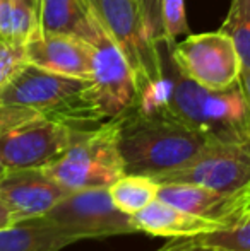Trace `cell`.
I'll list each match as a JSON object with an SVG mask.
<instances>
[{"label": "cell", "instance_id": "obj_1", "mask_svg": "<svg viewBox=\"0 0 250 251\" xmlns=\"http://www.w3.org/2000/svg\"><path fill=\"white\" fill-rule=\"evenodd\" d=\"M34 120H52L72 128H91L105 122L91 96L89 79L58 75L26 63L0 89V132Z\"/></svg>", "mask_w": 250, "mask_h": 251}, {"label": "cell", "instance_id": "obj_2", "mask_svg": "<svg viewBox=\"0 0 250 251\" xmlns=\"http://www.w3.org/2000/svg\"><path fill=\"white\" fill-rule=\"evenodd\" d=\"M125 173L154 176L189 162L214 139L170 113H144L132 106L115 116Z\"/></svg>", "mask_w": 250, "mask_h": 251}, {"label": "cell", "instance_id": "obj_3", "mask_svg": "<svg viewBox=\"0 0 250 251\" xmlns=\"http://www.w3.org/2000/svg\"><path fill=\"white\" fill-rule=\"evenodd\" d=\"M170 82L163 113L177 116L214 140L250 139V108L240 82L230 89L211 91L185 79L173 63Z\"/></svg>", "mask_w": 250, "mask_h": 251}, {"label": "cell", "instance_id": "obj_4", "mask_svg": "<svg viewBox=\"0 0 250 251\" xmlns=\"http://www.w3.org/2000/svg\"><path fill=\"white\" fill-rule=\"evenodd\" d=\"M43 169L70 192L110 186L125 173L117 118L81 130L76 140Z\"/></svg>", "mask_w": 250, "mask_h": 251}, {"label": "cell", "instance_id": "obj_5", "mask_svg": "<svg viewBox=\"0 0 250 251\" xmlns=\"http://www.w3.org/2000/svg\"><path fill=\"white\" fill-rule=\"evenodd\" d=\"M107 36L122 51L134 74L137 96L144 87L165 79L163 55L146 33L136 0H91Z\"/></svg>", "mask_w": 250, "mask_h": 251}, {"label": "cell", "instance_id": "obj_6", "mask_svg": "<svg viewBox=\"0 0 250 251\" xmlns=\"http://www.w3.org/2000/svg\"><path fill=\"white\" fill-rule=\"evenodd\" d=\"M171 63L192 82L211 91L237 86L242 75V60L231 38L223 31L190 34L171 47Z\"/></svg>", "mask_w": 250, "mask_h": 251}, {"label": "cell", "instance_id": "obj_7", "mask_svg": "<svg viewBox=\"0 0 250 251\" xmlns=\"http://www.w3.org/2000/svg\"><path fill=\"white\" fill-rule=\"evenodd\" d=\"M45 217L79 241L139 232L134 226L132 215L124 214L113 205L108 186L72 192Z\"/></svg>", "mask_w": 250, "mask_h": 251}, {"label": "cell", "instance_id": "obj_8", "mask_svg": "<svg viewBox=\"0 0 250 251\" xmlns=\"http://www.w3.org/2000/svg\"><path fill=\"white\" fill-rule=\"evenodd\" d=\"M158 183H194L233 192L250 181V139L213 140L189 162L154 176Z\"/></svg>", "mask_w": 250, "mask_h": 251}, {"label": "cell", "instance_id": "obj_9", "mask_svg": "<svg viewBox=\"0 0 250 251\" xmlns=\"http://www.w3.org/2000/svg\"><path fill=\"white\" fill-rule=\"evenodd\" d=\"M84 128L52 120H34L0 132V161L7 169L45 168L57 159Z\"/></svg>", "mask_w": 250, "mask_h": 251}, {"label": "cell", "instance_id": "obj_10", "mask_svg": "<svg viewBox=\"0 0 250 251\" xmlns=\"http://www.w3.org/2000/svg\"><path fill=\"white\" fill-rule=\"evenodd\" d=\"M91 96L101 118L110 120L125 113L137 102V86L129 63L118 47L103 31L93 43Z\"/></svg>", "mask_w": 250, "mask_h": 251}, {"label": "cell", "instance_id": "obj_11", "mask_svg": "<svg viewBox=\"0 0 250 251\" xmlns=\"http://www.w3.org/2000/svg\"><path fill=\"white\" fill-rule=\"evenodd\" d=\"M70 193L43 168L7 169L0 178V200L16 222L43 217Z\"/></svg>", "mask_w": 250, "mask_h": 251}, {"label": "cell", "instance_id": "obj_12", "mask_svg": "<svg viewBox=\"0 0 250 251\" xmlns=\"http://www.w3.org/2000/svg\"><path fill=\"white\" fill-rule=\"evenodd\" d=\"M93 45L83 38L38 29L26 41V60L29 65L65 77L89 79L93 63Z\"/></svg>", "mask_w": 250, "mask_h": 251}, {"label": "cell", "instance_id": "obj_13", "mask_svg": "<svg viewBox=\"0 0 250 251\" xmlns=\"http://www.w3.org/2000/svg\"><path fill=\"white\" fill-rule=\"evenodd\" d=\"M139 232L160 238H195L224 229V224L199 214L182 210L167 201L156 199L147 207L132 215Z\"/></svg>", "mask_w": 250, "mask_h": 251}, {"label": "cell", "instance_id": "obj_14", "mask_svg": "<svg viewBox=\"0 0 250 251\" xmlns=\"http://www.w3.org/2000/svg\"><path fill=\"white\" fill-rule=\"evenodd\" d=\"M36 16L45 33L72 34L91 45L103 34L91 0H38Z\"/></svg>", "mask_w": 250, "mask_h": 251}, {"label": "cell", "instance_id": "obj_15", "mask_svg": "<svg viewBox=\"0 0 250 251\" xmlns=\"http://www.w3.org/2000/svg\"><path fill=\"white\" fill-rule=\"evenodd\" d=\"M74 243L79 239L45 215L0 229V251H60Z\"/></svg>", "mask_w": 250, "mask_h": 251}, {"label": "cell", "instance_id": "obj_16", "mask_svg": "<svg viewBox=\"0 0 250 251\" xmlns=\"http://www.w3.org/2000/svg\"><path fill=\"white\" fill-rule=\"evenodd\" d=\"M160 183L151 176L124 173L110 186V199L120 212L129 215L137 214L158 199Z\"/></svg>", "mask_w": 250, "mask_h": 251}, {"label": "cell", "instance_id": "obj_17", "mask_svg": "<svg viewBox=\"0 0 250 251\" xmlns=\"http://www.w3.org/2000/svg\"><path fill=\"white\" fill-rule=\"evenodd\" d=\"M221 31L231 38L242 60V72L250 70V0H231Z\"/></svg>", "mask_w": 250, "mask_h": 251}, {"label": "cell", "instance_id": "obj_18", "mask_svg": "<svg viewBox=\"0 0 250 251\" xmlns=\"http://www.w3.org/2000/svg\"><path fill=\"white\" fill-rule=\"evenodd\" d=\"M197 239L202 245L220 251H250V219L235 227L197 236Z\"/></svg>", "mask_w": 250, "mask_h": 251}, {"label": "cell", "instance_id": "obj_19", "mask_svg": "<svg viewBox=\"0 0 250 251\" xmlns=\"http://www.w3.org/2000/svg\"><path fill=\"white\" fill-rule=\"evenodd\" d=\"M26 63V43L0 36V89L7 86Z\"/></svg>", "mask_w": 250, "mask_h": 251}, {"label": "cell", "instance_id": "obj_20", "mask_svg": "<svg viewBox=\"0 0 250 251\" xmlns=\"http://www.w3.org/2000/svg\"><path fill=\"white\" fill-rule=\"evenodd\" d=\"M161 17H163L165 45L175 43L178 36L189 33L185 0H161Z\"/></svg>", "mask_w": 250, "mask_h": 251}, {"label": "cell", "instance_id": "obj_21", "mask_svg": "<svg viewBox=\"0 0 250 251\" xmlns=\"http://www.w3.org/2000/svg\"><path fill=\"white\" fill-rule=\"evenodd\" d=\"M140 19L146 27V33L154 45L165 43L163 17H161V0H136Z\"/></svg>", "mask_w": 250, "mask_h": 251}, {"label": "cell", "instance_id": "obj_22", "mask_svg": "<svg viewBox=\"0 0 250 251\" xmlns=\"http://www.w3.org/2000/svg\"><path fill=\"white\" fill-rule=\"evenodd\" d=\"M156 251H220V250L202 245L195 236V238H170V241L165 243Z\"/></svg>", "mask_w": 250, "mask_h": 251}, {"label": "cell", "instance_id": "obj_23", "mask_svg": "<svg viewBox=\"0 0 250 251\" xmlns=\"http://www.w3.org/2000/svg\"><path fill=\"white\" fill-rule=\"evenodd\" d=\"M16 0H0V36L12 40Z\"/></svg>", "mask_w": 250, "mask_h": 251}, {"label": "cell", "instance_id": "obj_24", "mask_svg": "<svg viewBox=\"0 0 250 251\" xmlns=\"http://www.w3.org/2000/svg\"><path fill=\"white\" fill-rule=\"evenodd\" d=\"M14 217L12 214L9 212V208L5 207V205L2 203V200H0V229L3 227H9L10 224H14Z\"/></svg>", "mask_w": 250, "mask_h": 251}, {"label": "cell", "instance_id": "obj_25", "mask_svg": "<svg viewBox=\"0 0 250 251\" xmlns=\"http://www.w3.org/2000/svg\"><path fill=\"white\" fill-rule=\"evenodd\" d=\"M240 87L245 94V100L249 102V108H250V70H244L240 75Z\"/></svg>", "mask_w": 250, "mask_h": 251}, {"label": "cell", "instance_id": "obj_26", "mask_svg": "<svg viewBox=\"0 0 250 251\" xmlns=\"http://www.w3.org/2000/svg\"><path fill=\"white\" fill-rule=\"evenodd\" d=\"M24 2H26L28 5L31 7V9H34V12L38 10V0H24Z\"/></svg>", "mask_w": 250, "mask_h": 251}, {"label": "cell", "instance_id": "obj_27", "mask_svg": "<svg viewBox=\"0 0 250 251\" xmlns=\"http://www.w3.org/2000/svg\"><path fill=\"white\" fill-rule=\"evenodd\" d=\"M5 173H7V168L2 164V161H0V178H2V176L5 175Z\"/></svg>", "mask_w": 250, "mask_h": 251}]
</instances>
